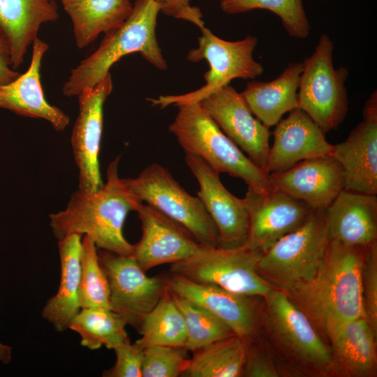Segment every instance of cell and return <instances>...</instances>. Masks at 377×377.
I'll return each instance as SVG.
<instances>
[{"label":"cell","mask_w":377,"mask_h":377,"mask_svg":"<svg viewBox=\"0 0 377 377\" xmlns=\"http://www.w3.org/2000/svg\"><path fill=\"white\" fill-rule=\"evenodd\" d=\"M332 156L343 170L345 190L377 195V121L363 119L334 145Z\"/></svg>","instance_id":"22"},{"label":"cell","mask_w":377,"mask_h":377,"mask_svg":"<svg viewBox=\"0 0 377 377\" xmlns=\"http://www.w3.org/2000/svg\"><path fill=\"white\" fill-rule=\"evenodd\" d=\"M99 250V261L109 283L110 309L138 330L167 290V278L148 276L133 256Z\"/></svg>","instance_id":"10"},{"label":"cell","mask_w":377,"mask_h":377,"mask_svg":"<svg viewBox=\"0 0 377 377\" xmlns=\"http://www.w3.org/2000/svg\"><path fill=\"white\" fill-rule=\"evenodd\" d=\"M333 350L346 369L353 374L366 376L376 363V332L365 317L343 322L327 328Z\"/></svg>","instance_id":"27"},{"label":"cell","mask_w":377,"mask_h":377,"mask_svg":"<svg viewBox=\"0 0 377 377\" xmlns=\"http://www.w3.org/2000/svg\"><path fill=\"white\" fill-rule=\"evenodd\" d=\"M168 289L207 309L223 321L235 335L245 342L256 328V313L252 298L217 286L198 283L180 276L167 278Z\"/></svg>","instance_id":"19"},{"label":"cell","mask_w":377,"mask_h":377,"mask_svg":"<svg viewBox=\"0 0 377 377\" xmlns=\"http://www.w3.org/2000/svg\"><path fill=\"white\" fill-rule=\"evenodd\" d=\"M135 341L140 348L152 346L185 347L186 332L182 314L168 289L154 309L144 318Z\"/></svg>","instance_id":"29"},{"label":"cell","mask_w":377,"mask_h":377,"mask_svg":"<svg viewBox=\"0 0 377 377\" xmlns=\"http://www.w3.org/2000/svg\"><path fill=\"white\" fill-rule=\"evenodd\" d=\"M185 347L152 346L143 349L142 377L183 376L190 357Z\"/></svg>","instance_id":"34"},{"label":"cell","mask_w":377,"mask_h":377,"mask_svg":"<svg viewBox=\"0 0 377 377\" xmlns=\"http://www.w3.org/2000/svg\"><path fill=\"white\" fill-rule=\"evenodd\" d=\"M244 200L249 216L247 244L262 252L300 227L312 210L302 201L276 189L260 193L248 187Z\"/></svg>","instance_id":"15"},{"label":"cell","mask_w":377,"mask_h":377,"mask_svg":"<svg viewBox=\"0 0 377 377\" xmlns=\"http://www.w3.org/2000/svg\"><path fill=\"white\" fill-rule=\"evenodd\" d=\"M272 187L306 204L325 209L344 189L341 166L332 156L303 160L291 168L269 174Z\"/></svg>","instance_id":"17"},{"label":"cell","mask_w":377,"mask_h":377,"mask_svg":"<svg viewBox=\"0 0 377 377\" xmlns=\"http://www.w3.org/2000/svg\"><path fill=\"white\" fill-rule=\"evenodd\" d=\"M20 74L12 67L8 45L0 32V86L13 81Z\"/></svg>","instance_id":"39"},{"label":"cell","mask_w":377,"mask_h":377,"mask_svg":"<svg viewBox=\"0 0 377 377\" xmlns=\"http://www.w3.org/2000/svg\"><path fill=\"white\" fill-rule=\"evenodd\" d=\"M367 248L330 239L314 275L284 291L325 330L364 317L362 272Z\"/></svg>","instance_id":"1"},{"label":"cell","mask_w":377,"mask_h":377,"mask_svg":"<svg viewBox=\"0 0 377 377\" xmlns=\"http://www.w3.org/2000/svg\"><path fill=\"white\" fill-rule=\"evenodd\" d=\"M161 11L168 16L184 20L194 24L200 29L204 27L200 10L191 5V0H156Z\"/></svg>","instance_id":"37"},{"label":"cell","mask_w":377,"mask_h":377,"mask_svg":"<svg viewBox=\"0 0 377 377\" xmlns=\"http://www.w3.org/2000/svg\"><path fill=\"white\" fill-rule=\"evenodd\" d=\"M82 237L79 234H71L58 240L61 265L59 286L57 293L47 301L41 314L59 332L67 330L81 309Z\"/></svg>","instance_id":"24"},{"label":"cell","mask_w":377,"mask_h":377,"mask_svg":"<svg viewBox=\"0 0 377 377\" xmlns=\"http://www.w3.org/2000/svg\"><path fill=\"white\" fill-rule=\"evenodd\" d=\"M80 305L81 309H110L108 277L100 263L98 248L87 235L82 238Z\"/></svg>","instance_id":"33"},{"label":"cell","mask_w":377,"mask_h":377,"mask_svg":"<svg viewBox=\"0 0 377 377\" xmlns=\"http://www.w3.org/2000/svg\"><path fill=\"white\" fill-rule=\"evenodd\" d=\"M171 293L184 320L186 332L185 348L188 351L193 352L215 341L235 335L223 321L207 309L172 292Z\"/></svg>","instance_id":"31"},{"label":"cell","mask_w":377,"mask_h":377,"mask_svg":"<svg viewBox=\"0 0 377 377\" xmlns=\"http://www.w3.org/2000/svg\"><path fill=\"white\" fill-rule=\"evenodd\" d=\"M185 161L195 177L198 197L218 232V246L233 249L247 243L249 216L244 198L232 194L223 184L219 172L199 156L185 152Z\"/></svg>","instance_id":"13"},{"label":"cell","mask_w":377,"mask_h":377,"mask_svg":"<svg viewBox=\"0 0 377 377\" xmlns=\"http://www.w3.org/2000/svg\"><path fill=\"white\" fill-rule=\"evenodd\" d=\"M247 343L232 335L193 353L183 376L187 377H238L244 374Z\"/></svg>","instance_id":"28"},{"label":"cell","mask_w":377,"mask_h":377,"mask_svg":"<svg viewBox=\"0 0 377 377\" xmlns=\"http://www.w3.org/2000/svg\"><path fill=\"white\" fill-rule=\"evenodd\" d=\"M333 50L332 39L322 34L313 54L302 62L297 92V108L325 133L337 129L348 110L345 87L348 70L334 68Z\"/></svg>","instance_id":"8"},{"label":"cell","mask_w":377,"mask_h":377,"mask_svg":"<svg viewBox=\"0 0 377 377\" xmlns=\"http://www.w3.org/2000/svg\"><path fill=\"white\" fill-rule=\"evenodd\" d=\"M200 30L198 46L189 51L187 59L193 62L205 59L208 62L209 69L204 75L205 84L184 94L148 98L152 105L164 108L170 105L199 103L233 79H254L263 73L262 64L253 57L258 44L256 36H248L242 40L228 41L219 38L205 27Z\"/></svg>","instance_id":"7"},{"label":"cell","mask_w":377,"mask_h":377,"mask_svg":"<svg viewBox=\"0 0 377 377\" xmlns=\"http://www.w3.org/2000/svg\"><path fill=\"white\" fill-rule=\"evenodd\" d=\"M123 182L140 200L187 229L202 245L218 246L217 229L200 199L188 193L163 165L154 163Z\"/></svg>","instance_id":"9"},{"label":"cell","mask_w":377,"mask_h":377,"mask_svg":"<svg viewBox=\"0 0 377 377\" xmlns=\"http://www.w3.org/2000/svg\"><path fill=\"white\" fill-rule=\"evenodd\" d=\"M302 62L289 64L269 82L250 81L241 94L253 114L265 126H275L287 112L297 108Z\"/></svg>","instance_id":"25"},{"label":"cell","mask_w":377,"mask_h":377,"mask_svg":"<svg viewBox=\"0 0 377 377\" xmlns=\"http://www.w3.org/2000/svg\"><path fill=\"white\" fill-rule=\"evenodd\" d=\"M125 320L106 308H82L74 317L68 328L77 333L80 344L90 350L102 346L114 349L129 339Z\"/></svg>","instance_id":"30"},{"label":"cell","mask_w":377,"mask_h":377,"mask_svg":"<svg viewBox=\"0 0 377 377\" xmlns=\"http://www.w3.org/2000/svg\"><path fill=\"white\" fill-rule=\"evenodd\" d=\"M276 125L272 135L267 172L286 170L308 158L332 156L334 145L304 111L297 108Z\"/></svg>","instance_id":"18"},{"label":"cell","mask_w":377,"mask_h":377,"mask_svg":"<svg viewBox=\"0 0 377 377\" xmlns=\"http://www.w3.org/2000/svg\"><path fill=\"white\" fill-rule=\"evenodd\" d=\"M330 239L367 248L376 242L377 196L343 189L325 209Z\"/></svg>","instance_id":"21"},{"label":"cell","mask_w":377,"mask_h":377,"mask_svg":"<svg viewBox=\"0 0 377 377\" xmlns=\"http://www.w3.org/2000/svg\"><path fill=\"white\" fill-rule=\"evenodd\" d=\"M265 297L269 323L279 341L302 362L318 368L330 365L329 349L309 317L286 292L272 289Z\"/></svg>","instance_id":"16"},{"label":"cell","mask_w":377,"mask_h":377,"mask_svg":"<svg viewBox=\"0 0 377 377\" xmlns=\"http://www.w3.org/2000/svg\"><path fill=\"white\" fill-rule=\"evenodd\" d=\"M70 17L76 46L82 49L99 34L120 25L133 9L130 0H59Z\"/></svg>","instance_id":"26"},{"label":"cell","mask_w":377,"mask_h":377,"mask_svg":"<svg viewBox=\"0 0 377 377\" xmlns=\"http://www.w3.org/2000/svg\"><path fill=\"white\" fill-rule=\"evenodd\" d=\"M119 156L109 165L107 180L97 191L77 189L64 209L50 214V226L59 240L71 234L87 235L98 249L132 256L134 245L125 238L123 228L128 214L142 202L118 175Z\"/></svg>","instance_id":"2"},{"label":"cell","mask_w":377,"mask_h":377,"mask_svg":"<svg viewBox=\"0 0 377 377\" xmlns=\"http://www.w3.org/2000/svg\"><path fill=\"white\" fill-rule=\"evenodd\" d=\"M330 240L325 209H312L300 227L263 253L258 271L266 281L286 290L314 275Z\"/></svg>","instance_id":"5"},{"label":"cell","mask_w":377,"mask_h":377,"mask_svg":"<svg viewBox=\"0 0 377 377\" xmlns=\"http://www.w3.org/2000/svg\"><path fill=\"white\" fill-rule=\"evenodd\" d=\"M161 6L156 0H135L129 16L118 27L105 33L98 47L73 68L62 87L68 97L94 87L125 55L140 53L160 70L167 69L156 35Z\"/></svg>","instance_id":"3"},{"label":"cell","mask_w":377,"mask_h":377,"mask_svg":"<svg viewBox=\"0 0 377 377\" xmlns=\"http://www.w3.org/2000/svg\"><path fill=\"white\" fill-rule=\"evenodd\" d=\"M221 9L228 14H237L256 9L269 10L281 20L288 34L296 38H306L310 24L302 0H219Z\"/></svg>","instance_id":"32"},{"label":"cell","mask_w":377,"mask_h":377,"mask_svg":"<svg viewBox=\"0 0 377 377\" xmlns=\"http://www.w3.org/2000/svg\"><path fill=\"white\" fill-rule=\"evenodd\" d=\"M135 212L141 221L142 237L133 244L132 256L145 272L183 260L200 246L183 226L151 205L141 203Z\"/></svg>","instance_id":"14"},{"label":"cell","mask_w":377,"mask_h":377,"mask_svg":"<svg viewBox=\"0 0 377 377\" xmlns=\"http://www.w3.org/2000/svg\"><path fill=\"white\" fill-rule=\"evenodd\" d=\"M169 131L184 151L199 156L218 172L241 179L253 191L268 193L274 188L269 174L253 163L221 131L200 103L177 105Z\"/></svg>","instance_id":"4"},{"label":"cell","mask_w":377,"mask_h":377,"mask_svg":"<svg viewBox=\"0 0 377 377\" xmlns=\"http://www.w3.org/2000/svg\"><path fill=\"white\" fill-rule=\"evenodd\" d=\"M116 362L113 367L105 370V377H142L143 349L130 339L114 348Z\"/></svg>","instance_id":"36"},{"label":"cell","mask_w":377,"mask_h":377,"mask_svg":"<svg viewBox=\"0 0 377 377\" xmlns=\"http://www.w3.org/2000/svg\"><path fill=\"white\" fill-rule=\"evenodd\" d=\"M363 119L377 121V96L374 91L366 102L362 110Z\"/></svg>","instance_id":"40"},{"label":"cell","mask_w":377,"mask_h":377,"mask_svg":"<svg viewBox=\"0 0 377 377\" xmlns=\"http://www.w3.org/2000/svg\"><path fill=\"white\" fill-rule=\"evenodd\" d=\"M199 103L221 131L253 163L267 172L271 133L254 117L241 93L228 84Z\"/></svg>","instance_id":"11"},{"label":"cell","mask_w":377,"mask_h":377,"mask_svg":"<svg viewBox=\"0 0 377 377\" xmlns=\"http://www.w3.org/2000/svg\"><path fill=\"white\" fill-rule=\"evenodd\" d=\"M58 18L54 0H0V32L8 45L14 69L22 64L40 26Z\"/></svg>","instance_id":"23"},{"label":"cell","mask_w":377,"mask_h":377,"mask_svg":"<svg viewBox=\"0 0 377 377\" xmlns=\"http://www.w3.org/2000/svg\"><path fill=\"white\" fill-rule=\"evenodd\" d=\"M263 253L247 243L233 249L200 244L191 256L170 265V273L239 294L265 297L272 288L257 269Z\"/></svg>","instance_id":"6"},{"label":"cell","mask_w":377,"mask_h":377,"mask_svg":"<svg viewBox=\"0 0 377 377\" xmlns=\"http://www.w3.org/2000/svg\"><path fill=\"white\" fill-rule=\"evenodd\" d=\"M11 359V347L0 342V362L6 364L10 362Z\"/></svg>","instance_id":"41"},{"label":"cell","mask_w":377,"mask_h":377,"mask_svg":"<svg viewBox=\"0 0 377 377\" xmlns=\"http://www.w3.org/2000/svg\"><path fill=\"white\" fill-rule=\"evenodd\" d=\"M112 87L109 73L94 87L77 96L79 113L72 131L71 145L79 171L78 189L82 191H95L103 185L99 164L103 105Z\"/></svg>","instance_id":"12"},{"label":"cell","mask_w":377,"mask_h":377,"mask_svg":"<svg viewBox=\"0 0 377 377\" xmlns=\"http://www.w3.org/2000/svg\"><path fill=\"white\" fill-rule=\"evenodd\" d=\"M244 375L250 377H276L279 373L265 355L248 348Z\"/></svg>","instance_id":"38"},{"label":"cell","mask_w":377,"mask_h":377,"mask_svg":"<svg viewBox=\"0 0 377 377\" xmlns=\"http://www.w3.org/2000/svg\"><path fill=\"white\" fill-rule=\"evenodd\" d=\"M48 48V44L40 38L34 40L31 59L27 71L0 86V109L23 117L43 119L54 130L61 131L68 126L70 118L60 108L47 101L40 82L41 62Z\"/></svg>","instance_id":"20"},{"label":"cell","mask_w":377,"mask_h":377,"mask_svg":"<svg viewBox=\"0 0 377 377\" xmlns=\"http://www.w3.org/2000/svg\"><path fill=\"white\" fill-rule=\"evenodd\" d=\"M362 293L364 317L377 330V245L367 248L362 272Z\"/></svg>","instance_id":"35"}]
</instances>
